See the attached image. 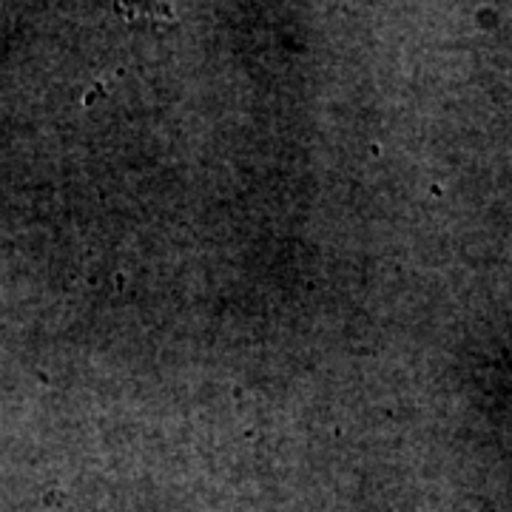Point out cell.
<instances>
[{"instance_id": "1", "label": "cell", "mask_w": 512, "mask_h": 512, "mask_svg": "<svg viewBox=\"0 0 512 512\" xmlns=\"http://www.w3.org/2000/svg\"><path fill=\"white\" fill-rule=\"evenodd\" d=\"M117 12L128 23H143V26H163L171 23V9L165 3H151V0H120Z\"/></svg>"}]
</instances>
